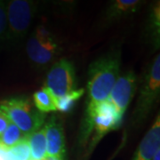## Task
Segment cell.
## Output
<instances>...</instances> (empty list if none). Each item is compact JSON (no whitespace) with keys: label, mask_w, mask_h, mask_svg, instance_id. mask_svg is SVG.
I'll list each match as a JSON object with an SVG mask.
<instances>
[{"label":"cell","mask_w":160,"mask_h":160,"mask_svg":"<svg viewBox=\"0 0 160 160\" xmlns=\"http://www.w3.org/2000/svg\"><path fill=\"white\" fill-rule=\"evenodd\" d=\"M121 53L113 51L105 53L89 65L87 72V100L85 114L78 133L80 147L88 144L92 132L94 110L100 103L109 99L110 92L120 75Z\"/></svg>","instance_id":"cell-1"},{"label":"cell","mask_w":160,"mask_h":160,"mask_svg":"<svg viewBox=\"0 0 160 160\" xmlns=\"http://www.w3.org/2000/svg\"><path fill=\"white\" fill-rule=\"evenodd\" d=\"M136 104L131 116L133 127L142 126L160 95V55L157 54L139 78Z\"/></svg>","instance_id":"cell-2"},{"label":"cell","mask_w":160,"mask_h":160,"mask_svg":"<svg viewBox=\"0 0 160 160\" xmlns=\"http://www.w3.org/2000/svg\"><path fill=\"white\" fill-rule=\"evenodd\" d=\"M0 111L26 136L42 128L46 121V114L38 111L32 101L25 95L0 101Z\"/></svg>","instance_id":"cell-3"},{"label":"cell","mask_w":160,"mask_h":160,"mask_svg":"<svg viewBox=\"0 0 160 160\" xmlns=\"http://www.w3.org/2000/svg\"><path fill=\"white\" fill-rule=\"evenodd\" d=\"M26 52L35 67L44 69L57 61L61 47L54 35L44 24H39L29 36Z\"/></svg>","instance_id":"cell-4"},{"label":"cell","mask_w":160,"mask_h":160,"mask_svg":"<svg viewBox=\"0 0 160 160\" xmlns=\"http://www.w3.org/2000/svg\"><path fill=\"white\" fill-rule=\"evenodd\" d=\"M6 4L8 40L12 43L22 41L28 35L38 3L32 0H11Z\"/></svg>","instance_id":"cell-5"},{"label":"cell","mask_w":160,"mask_h":160,"mask_svg":"<svg viewBox=\"0 0 160 160\" xmlns=\"http://www.w3.org/2000/svg\"><path fill=\"white\" fill-rule=\"evenodd\" d=\"M45 87L55 98L77 89L76 69L72 62L62 58L52 63L46 77Z\"/></svg>","instance_id":"cell-6"},{"label":"cell","mask_w":160,"mask_h":160,"mask_svg":"<svg viewBox=\"0 0 160 160\" xmlns=\"http://www.w3.org/2000/svg\"><path fill=\"white\" fill-rule=\"evenodd\" d=\"M139 86V78L132 70L120 74L109 94V102L113 105L122 121L126 109L134 98Z\"/></svg>","instance_id":"cell-7"},{"label":"cell","mask_w":160,"mask_h":160,"mask_svg":"<svg viewBox=\"0 0 160 160\" xmlns=\"http://www.w3.org/2000/svg\"><path fill=\"white\" fill-rule=\"evenodd\" d=\"M46 132V154L49 157L65 158L66 139L62 122L57 116L53 115L44 125Z\"/></svg>","instance_id":"cell-8"},{"label":"cell","mask_w":160,"mask_h":160,"mask_svg":"<svg viewBox=\"0 0 160 160\" xmlns=\"http://www.w3.org/2000/svg\"><path fill=\"white\" fill-rule=\"evenodd\" d=\"M160 149V117L158 114L149 130L138 145L132 160H152Z\"/></svg>","instance_id":"cell-9"},{"label":"cell","mask_w":160,"mask_h":160,"mask_svg":"<svg viewBox=\"0 0 160 160\" xmlns=\"http://www.w3.org/2000/svg\"><path fill=\"white\" fill-rule=\"evenodd\" d=\"M144 1L141 0H114L110 1L105 11L106 22H113L127 18L137 12Z\"/></svg>","instance_id":"cell-10"},{"label":"cell","mask_w":160,"mask_h":160,"mask_svg":"<svg viewBox=\"0 0 160 160\" xmlns=\"http://www.w3.org/2000/svg\"><path fill=\"white\" fill-rule=\"evenodd\" d=\"M146 35L149 43L155 49L159 48L160 44V4L159 1L154 3L149 12L147 24Z\"/></svg>","instance_id":"cell-11"},{"label":"cell","mask_w":160,"mask_h":160,"mask_svg":"<svg viewBox=\"0 0 160 160\" xmlns=\"http://www.w3.org/2000/svg\"><path fill=\"white\" fill-rule=\"evenodd\" d=\"M30 150V160H43L46 154V132L44 126L27 136Z\"/></svg>","instance_id":"cell-12"},{"label":"cell","mask_w":160,"mask_h":160,"mask_svg":"<svg viewBox=\"0 0 160 160\" xmlns=\"http://www.w3.org/2000/svg\"><path fill=\"white\" fill-rule=\"evenodd\" d=\"M33 104L38 111L46 114L56 111V98L46 87H42L35 92L32 96Z\"/></svg>","instance_id":"cell-13"},{"label":"cell","mask_w":160,"mask_h":160,"mask_svg":"<svg viewBox=\"0 0 160 160\" xmlns=\"http://www.w3.org/2000/svg\"><path fill=\"white\" fill-rule=\"evenodd\" d=\"M27 137L17 126L10 123L6 131L0 135V147L9 149Z\"/></svg>","instance_id":"cell-14"},{"label":"cell","mask_w":160,"mask_h":160,"mask_svg":"<svg viewBox=\"0 0 160 160\" xmlns=\"http://www.w3.org/2000/svg\"><path fill=\"white\" fill-rule=\"evenodd\" d=\"M85 92L84 88H77L62 97L56 98V109L62 113L70 112L74 109L78 100L85 94Z\"/></svg>","instance_id":"cell-15"},{"label":"cell","mask_w":160,"mask_h":160,"mask_svg":"<svg viewBox=\"0 0 160 160\" xmlns=\"http://www.w3.org/2000/svg\"><path fill=\"white\" fill-rule=\"evenodd\" d=\"M8 40V23L6 14V4L0 1V44Z\"/></svg>","instance_id":"cell-16"},{"label":"cell","mask_w":160,"mask_h":160,"mask_svg":"<svg viewBox=\"0 0 160 160\" xmlns=\"http://www.w3.org/2000/svg\"><path fill=\"white\" fill-rule=\"evenodd\" d=\"M10 124V121L6 118L5 115L0 111V135L6 131L8 125Z\"/></svg>","instance_id":"cell-17"},{"label":"cell","mask_w":160,"mask_h":160,"mask_svg":"<svg viewBox=\"0 0 160 160\" xmlns=\"http://www.w3.org/2000/svg\"><path fill=\"white\" fill-rule=\"evenodd\" d=\"M152 160H160V149L156 153V155L154 156V158H153Z\"/></svg>","instance_id":"cell-18"}]
</instances>
